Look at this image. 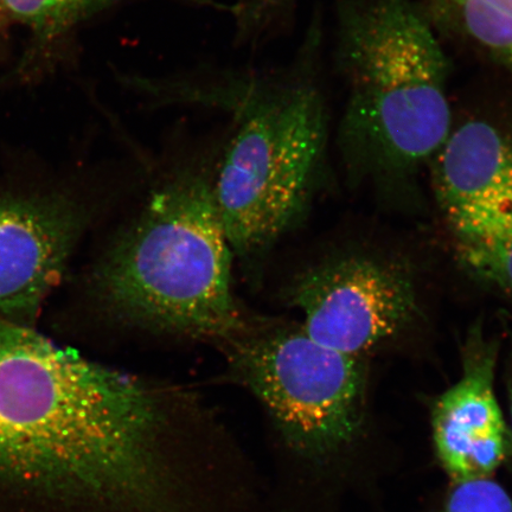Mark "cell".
I'll list each match as a JSON object with an SVG mask.
<instances>
[{
    "label": "cell",
    "mask_w": 512,
    "mask_h": 512,
    "mask_svg": "<svg viewBox=\"0 0 512 512\" xmlns=\"http://www.w3.org/2000/svg\"><path fill=\"white\" fill-rule=\"evenodd\" d=\"M168 418L144 381L0 318V503L168 512Z\"/></svg>",
    "instance_id": "obj_1"
},
{
    "label": "cell",
    "mask_w": 512,
    "mask_h": 512,
    "mask_svg": "<svg viewBox=\"0 0 512 512\" xmlns=\"http://www.w3.org/2000/svg\"><path fill=\"white\" fill-rule=\"evenodd\" d=\"M157 105H196L226 113L214 194L234 254L266 252L309 201L325 159L328 118L322 93L298 68L238 70L214 76L149 78Z\"/></svg>",
    "instance_id": "obj_2"
},
{
    "label": "cell",
    "mask_w": 512,
    "mask_h": 512,
    "mask_svg": "<svg viewBox=\"0 0 512 512\" xmlns=\"http://www.w3.org/2000/svg\"><path fill=\"white\" fill-rule=\"evenodd\" d=\"M217 150L177 160L83 280L102 312L142 328L228 342L249 328L214 194Z\"/></svg>",
    "instance_id": "obj_3"
},
{
    "label": "cell",
    "mask_w": 512,
    "mask_h": 512,
    "mask_svg": "<svg viewBox=\"0 0 512 512\" xmlns=\"http://www.w3.org/2000/svg\"><path fill=\"white\" fill-rule=\"evenodd\" d=\"M343 137L373 168L432 162L453 130L443 47L413 0H355L341 25Z\"/></svg>",
    "instance_id": "obj_4"
},
{
    "label": "cell",
    "mask_w": 512,
    "mask_h": 512,
    "mask_svg": "<svg viewBox=\"0 0 512 512\" xmlns=\"http://www.w3.org/2000/svg\"><path fill=\"white\" fill-rule=\"evenodd\" d=\"M226 343L235 373L294 448L319 456L354 437L364 399L357 357L324 347L294 325L249 326Z\"/></svg>",
    "instance_id": "obj_5"
},
{
    "label": "cell",
    "mask_w": 512,
    "mask_h": 512,
    "mask_svg": "<svg viewBox=\"0 0 512 512\" xmlns=\"http://www.w3.org/2000/svg\"><path fill=\"white\" fill-rule=\"evenodd\" d=\"M96 213L85 179L0 163V318L38 328Z\"/></svg>",
    "instance_id": "obj_6"
},
{
    "label": "cell",
    "mask_w": 512,
    "mask_h": 512,
    "mask_svg": "<svg viewBox=\"0 0 512 512\" xmlns=\"http://www.w3.org/2000/svg\"><path fill=\"white\" fill-rule=\"evenodd\" d=\"M294 305L312 339L357 357L392 337L416 311L411 279L384 262L345 258L312 268L294 283Z\"/></svg>",
    "instance_id": "obj_7"
},
{
    "label": "cell",
    "mask_w": 512,
    "mask_h": 512,
    "mask_svg": "<svg viewBox=\"0 0 512 512\" xmlns=\"http://www.w3.org/2000/svg\"><path fill=\"white\" fill-rule=\"evenodd\" d=\"M496 361L492 345L473 344L462 377L434 407L435 448L456 483L490 478L511 452L495 392Z\"/></svg>",
    "instance_id": "obj_8"
},
{
    "label": "cell",
    "mask_w": 512,
    "mask_h": 512,
    "mask_svg": "<svg viewBox=\"0 0 512 512\" xmlns=\"http://www.w3.org/2000/svg\"><path fill=\"white\" fill-rule=\"evenodd\" d=\"M446 215L466 265L512 294V150L475 201Z\"/></svg>",
    "instance_id": "obj_9"
},
{
    "label": "cell",
    "mask_w": 512,
    "mask_h": 512,
    "mask_svg": "<svg viewBox=\"0 0 512 512\" xmlns=\"http://www.w3.org/2000/svg\"><path fill=\"white\" fill-rule=\"evenodd\" d=\"M133 0H0V6L30 31V44L16 72H29L35 62L47 54L80 25L115 6ZM176 2L232 14V4L219 0H176Z\"/></svg>",
    "instance_id": "obj_10"
},
{
    "label": "cell",
    "mask_w": 512,
    "mask_h": 512,
    "mask_svg": "<svg viewBox=\"0 0 512 512\" xmlns=\"http://www.w3.org/2000/svg\"><path fill=\"white\" fill-rule=\"evenodd\" d=\"M486 54L512 69V0H434Z\"/></svg>",
    "instance_id": "obj_11"
},
{
    "label": "cell",
    "mask_w": 512,
    "mask_h": 512,
    "mask_svg": "<svg viewBox=\"0 0 512 512\" xmlns=\"http://www.w3.org/2000/svg\"><path fill=\"white\" fill-rule=\"evenodd\" d=\"M444 512H512V499L490 478L456 483Z\"/></svg>",
    "instance_id": "obj_12"
},
{
    "label": "cell",
    "mask_w": 512,
    "mask_h": 512,
    "mask_svg": "<svg viewBox=\"0 0 512 512\" xmlns=\"http://www.w3.org/2000/svg\"><path fill=\"white\" fill-rule=\"evenodd\" d=\"M292 0H235L233 19L236 40L256 42L275 28Z\"/></svg>",
    "instance_id": "obj_13"
},
{
    "label": "cell",
    "mask_w": 512,
    "mask_h": 512,
    "mask_svg": "<svg viewBox=\"0 0 512 512\" xmlns=\"http://www.w3.org/2000/svg\"><path fill=\"white\" fill-rule=\"evenodd\" d=\"M509 392H510V412H511V420H512V377H511V381H510Z\"/></svg>",
    "instance_id": "obj_14"
},
{
    "label": "cell",
    "mask_w": 512,
    "mask_h": 512,
    "mask_svg": "<svg viewBox=\"0 0 512 512\" xmlns=\"http://www.w3.org/2000/svg\"><path fill=\"white\" fill-rule=\"evenodd\" d=\"M0 9H2V6H0Z\"/></svg>",
    "instance_id": "obj_15"
}]
</instances>
